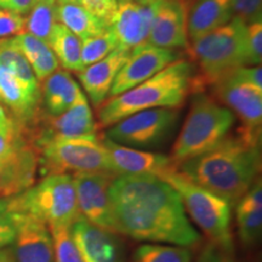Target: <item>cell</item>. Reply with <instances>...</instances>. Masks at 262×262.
<instances>
[{
    "label": "cell",
    "mask_w": 262,
    "mask_h": 262,
    "mask_svg": "<svg viewBox=\"0 0 262 262\" xmlns=\"http://www.w3.org/2000/svg\"><path fill=\"white\" fill-rule=\"evenodd\" d=\"M196 262H237L232 256V253L222 250L221 248L216 247L214 244L208 245L202 251L201 257Z\"/></svg>",
    "instance_id": "38"
},
{
    "label": "cell",
    "mask_w": 262,
    "mask_h": 262,
    "mask_svg": "<svg viewBox=\"0 0 262 262\" xmlns=\"http://www.w3.org/2000/svg\"><path fill=\"white\" fill-rule=\"evenodd\" d=\"M79 3L107 26H110L117 10V0H79Z\"/></svg>",
    "instance_id": "36"
},
{
    "label": "cell",
    "mask_w": 262,
    "mask_h": 262,
    "mask_svg": "<svg viewBox=\"0 0 262 262\" xmlns=\"http://www.w3.org/2000/svg\"><path fill=\"white\" fill-rule=\"evenodd\" d=\"M234 14L245 24L262 19V0H233Z\"/></svg>",
    "instance_id": "37"
},
{
    "label": "cell",
    "mask_w": 262,
    "mask_h": 262,
    "mask_svg": "<svg viewBox=\"0 0 262 262\" xmlns=\"http://www.w3.org/2000/svg\"><path fill=\"white\" fill-rule=\"evenodd\" d=\"M48 2H50V3H56V0H48Z\"/></svg>",
    "instance_id": "44"
},
{
    "label": "cell",
    "mask_w": 262,
    "mask_h": 262,
    "mask_svg": "<svg viewBox=\"0 0 262 262\" xmlns=\"http://www.w3.org/2000/svg\"><path fill=\"white\" fill-rule=\"evenodd\" d=\"M119 47L116 35L110 28L101 34L81 40V62L84 67L102 60Z\"/></svg>",
    "instance_id": "30"
},
{
    "label": "cell",
    "mask_w": 262,
    "mask_h": 262,
    "mask_svg": "<svg viewBox=\"0 0 262 262\" xmlns=\"http://www.w3.org/2000/svg\"><path fill=\"white\" fill-rule=\"evenodd\" d=\"M10 40L21 51V54L31 64L39 83L47 79L49 75L60 67V63L48 42L33 37L27 32L15 35L10 38Z\"/></svg>",
    "instance_id": "25"
},
{
    "label": "cell",
    "mask_w": 262,
    "mask_h": 262,
    "mask_svg": "<svg viewBox=\"0 0 262 262\" xmlns=\"http://www.w3.org/2000/svg\"><path fill=\"white\" fill-rule=\"evenodd\" d=\"M66 2H74V3H79V0H56V3H66Z\"/></svg>",
    "instance_id": "43"
},
{
    "label": "cell",
    "mask_w": 262,
    "mask_h": 262,
    "mask_svg": "<svg viewBox=\"0 0 262 262\" xmlns=\"http://www.w3.org/2000/svg\"><path fill=\"white\" fill-rule=\"evenodd\" d=\"M72 176L80 216L97 227L117 233L108 193L116 176L108 172H84Z\"/></svg>",
    "instance_id": "12"
},
{
    "label": "cell",
    "mask_w": 262,
    "mask_h": 262,
    "mask_svg": "<svg viewBox=\"0 0 262 262\" xmlns=\"http://www.w3.org/2000/svg\"><path fill=\"white\" fill-rule=\"evenodd\" d=\"M0 262H16L14 251L10 245L0 249Z\"/></svg>",
    "instance_id": "40"
},
{
    "label": "cell",
    "mask_w": 262,
    "mask_h": 262,
    "mask_svg": "<svg viewBox=\"0 0 262 262\" xmlns=\"http://www.w3.org/2000/svg\"><path fill=\"white\" fill-rule=\"evenodd\" d=\"M28 140L25 127L8 111L0 117V158Z\"/></svg>",
    "instance_id": "32"
},
{
    "label": "cell",
    "mask_w": 262,
    "mask_h": 262,
    "mask_svg": "<svg viewBox=\"0 0 262 262\" xmlns=\"http://www.w3.org/2000/svg\"><path fill=\"white\" fill-rule=\"evenodd\" d=\"M5 112H6L5 107H4V106H3V104H2V103H0V117H2V116H3V114H4Z\"/></svg>",
    "instance_id": "42"
},
{
    "label": "cell",
    "mask_w": 262,
    "mask_h": 262,
    "mask_svg": "<svg viewBox=\"0 0 262 262\" xmlns=\"http://www.w3.org/2000/svg\"><path fill=\"white\" fill-rule=\"evenodd\" d=\"M83 93L71 72L58 68L40 83L41 112L45 116L57 117L64 113Z\"/></svg>",
    "instance_id": "22"
},
{
    "label": "cell",
    "mask_w": 262,
    "mask_h": 262,
    "mask_svg": "<svg viewBox=\"0 0 262 262\" xmlns=\"http://www.w3.org/2000/svg\"><path fill=\"white\" fill-rule=\"evenodd\" d=\"M16 233V211L10 198L0 199V249L12 244Z\"/></svg>",
    "instance_id": "34"
},
{
    "label": "cell",
    "mask_w": 262,
    "mask_h": 262,
    "mask_svg": "<svg viewBox=\"0 0 262 262\" xmlns=\"http://www.w3.org/2000/svg\"><path fill=\"white\" fill-rule=\"evenodd\" d=\"M215 98L227 107L241 122L238 133L253 142L260 143L262 125V88L250 81L244 66L229 72L215 84Z\"/></svg>",
    "instance_id": "9"
},
{
    "label": "cell",
    "mask_w": 262,
    "mask_h": 262,
    "mask_svg": "<svg viewBox=\"0 0 262 262\" xmlns=\"http://www.w3.org/2000/svg\"><path fill=\"white\" fill-rule=\"evenodd\" d=\"M260 143L239 133L178 166L186 179L225 199L231 206L237 204L260 178Z\"/></svg>",
    "instance_id": "2"
},
{
    "label": "cell",
    "mask_w": 262,
    "mask_h": 262,
    "mask_svg": "<svg viewBox=\"0 0 262 262\" xmlns=\"http://www.w3.org/2000/svg\"><path fill=\"white\" fill-rule=\"evenodd\" d=\"M49 229L54 243V262H84L68 226H56Z\"/></svg>",
    "instance_id": "31"
},
{
    "label": "cell",
    "mask_w": 262,
    "mask_h": 262,
    "mask_svg": "<svg viewBox=\"0 0 262 262\" xmlns=\"http://www.w3.org/2000/svg\"><path fill=\"white\" fill-rule=\"evenodd\" d=\"M0 103L25 127L26 133L41 116L40 91H34L0 63Z\"/></svg>",
    "instance_id": "17"
},
{
    "label": "cell",
    "mask_w": 262,
    "mask_h": 262,
    "mask_svg": "<svg viewBox=\"0 0 262 262\" xmlns=\"http://www.w3.org/2000/svg\"><path fill=\"white\" fill-rule=\"evenodd\" d=\"M234 16L233 0H195L187 16L189 41L227 25Z\"/></svg>",
    "instance_id": "21"
},
{
    "label": "cell",
    "mask_w": 262,
    "mask_h": 262,
    "mask_svg": "<svg viewBox=\"0 0 262 262\" xmlns=\"http://www.w3.org/2000/svg\"><path fill=\"white\" fill-rule=\"evenodd\" d=\"M134 2L139 3V4H142V5H147V4H150V3H153V2H157V0H134Z\"/></svg>",
    "instance_id": "41"
},
{
    "label": "cell",
    "mask_w": 262,
    "mask_h": 262,
    "mask_svg": "<svg viewBox=\"0 0 262 262\" xmlns=\"http://www.w3.org/2000/svg\"><path fill=\"white\" fill-rule=\"evenodd\" d=\"M108 193L117 233L189 249L201 244V234L189 221L181 196L158 176H116Z\"/></svg>",
    "instance_id": "1"
},
{
    "label": "cell",
    "mask_w": 262,
    "mask_h": 262,
    "mask_svg": "<svg viewBox=\"0 0 262 262\" xmlns=\"http://www.w3.org/2000/svg\"><path fill=\"white\" fill-rule=\"evenodd\" d=\"M27 136L34 148L55 140L98 137L89 98L81 93L77 101L57 117L45 116L41 112L37 123L27 131Z\"/></svg>",
    "instance_id": "11"
},
{
    "label": "cell",
    "mask_w": 262,
    "mask_h": 262,
    "mask_svg": "<svg viewBox=\"0 0 262 262\" xmlns=\"http://www.w3.org/2000/svg\"><path fill=\"white\" fill-rule=\"evenodd\" d=\"M178 58H180L178 50L158 48L148 42L133 49L114 80L110 97L125 93L143 83Z\"/></svg>",
    "instance_id": "13"
},
{
    "label": "cell",
    "mask_w": 262,
    "mask_h": 262,
    "mask_svg": "<svg viewBox=\"0 0 262 262\" xmlns=\"http://www.w3.org/2000/svg\"><path fill=\"white\" fill-rule=\"evenodd\" d=\"M160 2L142 5L134 0H117V10L108 28L116 35L119 47L133 50L145 44Z\"/></svg>",
    "instance_id": "14"
},
{
    "label": "cell",
    "mask_w": 262,
    "mask_h": 262,
    "mask_svg": "<svg viewBox=\"0 0 262 262\" xmlns=\"http://www.w3.org/2000/svg\"><path fill=\"white\" fill-rule=\"evenodd\" d=\"M189 248L179 245L142 244L136 249L131 262H192Z\"/></svg>",
    "instance_id": "29"
},
{
    "label": "cell",
    "mask_w": 262,
    "mask_h": 262,
    "mask_svg": "<svg viewBox=\"0 0 262 262\" xmlns=\"http://www.w3.org/2000/svg\"><path fill=\"white\" fill-rule=\"evenodd\" d=\"M55 5L56 3L48 0H35L31 11L26 15V32L48 44L52 28L56 24Z\"/></svg>",
    "instance_id": "28"
},
{
    "label": "cell",
    "mask_w": 262,
    "mask_h": 262,
    "mask_svg": "<svg viewBox=\"0 0 262 262\" xmlns=\"http://www.w3.org/2000/svg\"><path fill=\"white\" fill-rule=\"evenodd\" d=\"M178 108H152L124 118L104 134V137L125 147L149 149L163 145L175 130Z\"/></svg>",
    "instance_id": "10"
},
{
    "label": "cell",
    "mask_w": 262,
    "mask_h": 262,
    "mask_svg": "<svg viewBox=\"0 0 262 262\" xmlns=\"http://www.w3.org/2000/svg\"><path fill=\"white\" fill-rule=\"evenodd\" d=\"M34 2L35 0H0V9L26 16L31 11Z\"/></svg>",
    "instance_id": "39"
},
{
    "label": "cell",
    "mask_w": 262,
    "mask_h": 262,
    "mask_svg": "<svg viewBox=\"0 0 262 262\" xmlns=\"http://www.w3.org/2000/svg\"><path fill=\"white\" fill-rule=\"evenodd\" d=\"M238 235L244 245L256 244L262 233V183L257 178L237 203Z\"/></svg>",
    "instance_id": "23"
},
{
    "label": "cell",
    "mask_w": 262,
    "mask_h": 262,
    "mask_svg": "<svg viewBox=\"0 0 262 262\" xmlns=\"http://www.w3.org/2000/svg\"><path fill=\"white\" fill-rule=\"evenodd\" d=\"M12 244L16 262H54L50 229L33 216L16 211V233Z\"/></svg>",
    "instance_id": "18"
},
{
    "label": "cell",
    "mask_w": 262,
    "mask_h": 262,
    "mask_svg": "<svg viewBox=\"0 0 262 262\" xmlns=\"http://www.w3.org/2000/svg\"><path fill=\"white\" fill-rule=\"evenodd\" d=\"M26 32V16L0 9V40Z\"/></svg>",
    "instance_id": "35"
},
{
    "label": "cell",
    "mask_w": 262,
    "mask_h": 262,
    "mask_svg": "<svg viewBox=\"0 0 262 262\" xmlns=\"http://www.w3.org/2000/svg\"><path fill=\"white\" fill-rule=\"evenodd\" d=\"M70 231L84 262H124L122 245L113 232L97 227L83 216L70 226Z\"/></svg>",
    "instance_id": "19"
},
{
    "label": "cell",
    "mask_w": 262,
    "mask_h": 262,
    "mask_svg": "<svg viewBox=\"0 0 262 262\" xmlns=\"http://www.w3.org/2000/svg\"><path fill=\"white\" fill-rule=\"evenodd\" d=\"M131 54L130 49L118 47L108 56L86 66L78 73V79L95 107L110 97L114 80Z\"/></svg>",
    "instance_id": "20"
},
{
    "label": "cell",
    "mask_w": 262,
    "mask_h": 262,
    "mask_svg": "<svg viewBox=\"0 0 262 262\" xmlns=\"http://www.w3.org/2000/svg\"><path fill=\"white\" fill-rule=\"evenodd\" d=\"M237 118L217 100L203 93H193L191 108L173 142L170 158L176 166L208 152L227 139Z\"/></svg>",
    "instance_id": "4"
},
{
    "label": "cell",
    "mask_w": 262,
    "mask_h": 262,
    "mask_svg": "<svg viewBox=\"0 0 262 262\" xmlns=\"http://www.w3.org/2000/svg\"><path fill=\"white\" fill-rule=\"evenodd\" d=\"M187 16L183 0H162L146 42L169 50L188 48Z\"/></svg>",
    "instance_id": "16"
},
{
    "label": "cell",
    "mask_w": 262,
    "mask_h": 262,
    "mask_svg": "<svg viewBox=\"0 0 262 262\" xmlns=\"http://www.w3.org/2000/svg\"><path fill=\"white\" fill-rule=\"evenodd\" d=\"M162 179L179 193L185 210L203 233L210 239L211 244L232 253L233 238L231 233V204L189 181L178 169L165 173Z\"/></svg>",
    "instance_id": "7"
},
{
    "label": "cell",
    "mask_w": 262,
    "mask_h": 262,
    "mask_svg": "<svg viewBox=\"0 0 262 262\" xmlns=\"http://www.w3.org/2000/svg\"><path fill=\"white\" fill-rule=\"evenodd\" d=\"M195 68L180 57L133 89L108 97L98 107V124L110 127L124 118L152 108H179L192 93Z\"/></svg>",
    "instance_id": "3"
},
{
    "label": "cell",
    "mask_w": 262,
    "mask_h": 262,
    "mask_svg": "<svg viewBox=\"0 0 262 262\" xmlns=\"http://www.w3.org/2000/svg\"><path fill=\"white\" fill-rule=\"evenodd\" d=\"M16 211L44 222L49 228L70 226L79 217L73 176L52 173L37 185L10 198Z\"/></svg>",
    "instance_id": "6"
},
{
    "label": "cell",
    "mask_w": 262,
    "mask_h": 262,
    "mask_svg": "<svg viewBox=\"0 0 262 262\" xmlns=\"http://www.w3.org/2000/svg\"><path fill=\"white\" fill-rule=\"evenodd\" d=\"M55 17L57 24L70 29L80 40L95 37L108 29V26L102 19L91 14L80 3H56Z\"/></svg>",
    "instance_id": "24"
},
{
    "label": "cell",
    "mask_w": 262,
    "mask_h": 262,
    "mask_svg": "<svg viewBox=\"0 0 262 262\" xmlns=\"http://www.w3.org/2000/svg\"><path fill=\"white\" fill-rule=\"evenodd\" d=\"M0 63L11 71L19 80L24 81L29 89L40 91V83L35 78L31 64L10 39L0 40Z\"/></svg>",
    "instance_id": "27"
},
{
    "label": "cell",
    "mask_w": 262,
    "mask_h": 262,
    "mask_svg": "<svg viewBox=\"0 0 262 262\" xmlns=\"http://www.w3.org/2000/svg\"><path fill=\"white\" fill-rule=\"evenodd\" d=\"M0 169H2V160H0Z\"/></svg>",
    "instance_id": "45"
},
{
    "label": "cell",
    "mask_w": 262,
    "mask_h": 262,
    "mask_svg": "<svg viewBox=\"0 0 262 262\" xmlns=\"http://www.w3.org/2000/svg\"><path fill=\"white\" fill-rule=\"evenodd\" d=\"M247 24L234 16L227 25L192 42V55L198 63L201 77H194L192 93L203 91L229 72L248 66L245 48Z\"/></svg>",
    "instance_id": "5"
},
{
    "label": "cell",
    "mask_w": 262,
    "mask_h": 262,
    "mask_svg": "<svg viewBox=\"0 0 262 262\" xmlns=\"http://www.w3.org/2000/svg\"><path fill=\"white\" fill-rule=\"evenodd\" d=\"M245 48L248 66H261L262 61V19L247 24Z\"/></svg>",
    "instance_id": "33"
},
{
    "label": "cell",
    "mask_w": 262,
    "mask_h": 262,
    "mask_svg": "<svg viewBox=\"0 0 262 262\" xmlns=\"http://www.w3.org/2000/svg\"><path fill=\"white\" fill-rule=\"evenodd\" d=\"M35 150L38 168H40L42 176L52 173H113L108 150L98 137L55 140L37 147Z\"/></svg>",
    "instance_id": "8"
},
{
    "label": "cell",
    "mask_w": 262,
    "mask_h": 262,
    "mask_svg": "<svg viewBox=\"0 0 262 262\" xmlns=\"http://www.w3.org/2000/svg\"><path fill=\"white\" fill-rule=\"evenodd\" d=\"M102 142L108 150L111 168L116 176L153 175L162 179L165 173L178 169L168 156L118 145L106 137Z\"/></svg>",
    "instance_id": "15"
},
{
    "label": "cell",
    "mask_w": 262,
    "mask_h": 262,
    "mask_svg": "<svg viewBox=\"0 0 262 262\" xmlns=\"http://www.w3.org/2000/svg\"><path fill=\"white\" fill-rule=\"evenodd\" d=\"M49 45L54 51L58 63L64 71L79 73L84 66L81 62V40L61 24H55Z\"/></svg>",
    "instance_id": "26"
}]
</instances>
